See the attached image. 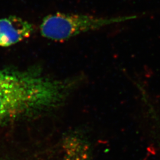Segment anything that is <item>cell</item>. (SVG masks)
<instances>
[{"label":"cell","instance_id":"obj_1","mask_svg":"<svg viewBox=\"0 0 160 160\" xmlns=\"http://www.w3.org/2000/svg\"><path fill=\"white\" fill-rule=\"evenodd\" d=\"M85 80L81 74L57 78L39 69H0V125L57 108Z\"/></svg>","mask_w":160,"mask_h":160},{"label":"cell","instance_id":"obj_2","mask_svg":"<svg viewBox=\"0 0 160 160\" xmlns=\"http://www.w3.org/2000/svg\"><path fill=\"white\" fill-rule=\"evenodd\" d=\"M136 14L102 17L87 14L56 12L45 17L40 24L42 36L55 42H63L88 32L134 20Z\"/></svg>","mask_w":160,"mask_h":160},{"label":"cell","instance_id":"obj_3","mask_svg":"<svg viewBox=\"0 0 160 160\" xmlns=\"http://www.w3.org/2000/svg\"><path fill=\"white\" fill-rule=\"evenodd\" d=\"M61 160H93L92 142L83 129H75L65 136Z\"/></svg>","mask_w":160,"mask_h":160},{"label":"cell","instance_id":"obj_4","mask_svg":"<svg viewBox=\"0 0 160 160\" xmlns=\"http://www.w3.org/2000/svg\"><path fill=\"white\" fill-rule=\"evenodd\" d=\"M33 32L32 24L16 16L0 18V47H8L28 38Z\"/></svg>","mask_w":160,"mask_h":160}]
</instances>
